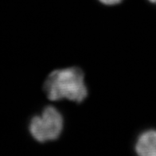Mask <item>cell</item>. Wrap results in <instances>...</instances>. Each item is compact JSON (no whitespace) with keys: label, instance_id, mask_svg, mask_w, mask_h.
Wrapping results in <instances>:
<instances>
[{"label":"cell","instance_id":"1","mask_svg":"<svg viewBox=\"0 0 156 156\" xmlns=\"http://www.w3.org/2000/svg\"><path fill=\"white\" fill-rule=\"evenodd\" d=\"M43 89L49 101L62 100L81 103L88 97L84 73L79 67L56 69L48 75Z\"/></svg>","mask_w":156,"mask_h":156},{"label":"cell","instance_id":"4","mask_svg":"<svg viewBox=\"0 0 156 156\" xmlns=\"http://www.w3.org/2000/svg\"><path fill=\"white\" fill-rule=\"evenodd\" d=\"M98 1L105 6H115L119 4L123 0H98Z\"/></svg>","mask_w":156,"mask_h":156},{"label":"cell","instance_id":"3","mask_svg":"<svg viewBox=\"0 0 156 156\" xmlns=\"http://www.w3.org/2000/svg\"><path fill=\"white\" fill-rule=\"evenodd\" d=\"M135 151L140 156H156V130L142 132L136 142Z\"/></svg>","mask_w":156,"mask_h":156},{"label":"cell","instance_id":"5","mask_svg":"<svg viewBox=\"0 0 156 156\" xmlns=\"http://www.w3.org/2000/svg\"><path fill=\"white\" fill-rule=\"evenodd\" d=\"M151 3H153V4H155L156 5V0H148Z\"/></svg>","mask_w":156,"mask_h":156},{"label":"cell","instance_id":"2","mask_svg":"<svg viewBox=\"0 0 156 156\" xmlns=\"http://www.w3.org/2000/svg\"><path fill=\"white\" fill-rule=\"evenodd\" d=\"M64 127V118L62 113L54 106L44 108L39 115L30 119L29 132L38 143H46L58 140Z\"/></svg>","mask_w":156,"mask_h":156}]
</instances>
